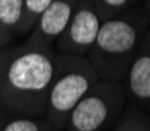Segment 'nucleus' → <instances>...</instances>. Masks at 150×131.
<instances>
[{
	"instance_id": "1",
	"label": "nucleus",
	"mask_w": 150,
	"mask_h": 131,
	"mask_svg": "<svg viewBox=\"0 0 150 131\" xmlns=\"http://www.w3.org/2000/svg\"><path fill=\"white\" fill-rule=\"evenodd\" d=\"M57 52L22 43L14 46L0 85V104L6 114L44 118L55 76Z\"/></svg>"
},
{
	"instance_id": "2",
	"label": "nucleus",
	"mask_w": 150,
	"mask_h": 131,
	"mask_svg": "<svg viewBox=\"0 0 150 131\" xmlns=\"http://www.w3.org/2000/svg\"><path fill=\"white\" fill-rule=\"evenodd\" d=\"M147 28L142 6L128 10L101 24L98 36L87 54L101 81L123 82Z\"/></svg>"
},
{
	"instance_id": "3",
	"label": "nucleus",
	"mask_w": 150,
	"mask_h": 131,
	"mask_svg": "<svg viewBox=\"0 0 150 131\" xmlns=\"http://www.w3.org/2000/svg\"><path fill=\"white\" fill-rule=\"evenodd\" d=\"M100 81L87 57L57 52L55 76L47 96L46 120L54 131H65L71 110Z\"/></svg>"
},
{
	"instance_id": "4",
	"label": "nucleus",
	"mask_w": 150,
	"mask_h": 131,
	"mask_svg": "<svg viewBox=\"0 0 150 131\" xmlns=\"http://www.w3.org/2000/svg\"><path fill=\"white\" fill-rule=\"evenodd\" d=\"M128 106L122 82L98 81L71 110L65 131H108Z\"/></svg>"
},
{
	"instance_id": "5",
	"label": "nucleus",
	"mask_w": 150,
	"mask_h": 131,
	"mask_svg": "<svg viewBox=\"0 0 150 131\" xmlns=\"http://www.w3.org/2000/svg\"><path fill=\"white\" fill-rule=\"evenodd\" d=\"M101 24L103 19L92 0H79L68 27L54 44L55 52L87 57L98 36Z\"/></svg>"
},
{
	"instance_id": "6",
	"label": "nucleus",
	"mask_w": 150,
	"mask_h": 131,
	"mask_svg": "<svg viewBox=\"0 0 150 131\" xmlns=\"http://www.w3.org/2000/svg\"><path fill=\"white\" fill-rule=\"evenodd\" d=\"M78 3L79 0H52L24 43L38 47H54L55 41L70 24Z\"/></svg>"
},
{
	"instance_id": "7",
	"label": "nucleus",
	"mask_w": 150,
	"mask_h": 131,
	"mask_svg": "<svg viewBox=\"0 0 150 131\" xmlns=\"http://www.w3.org/2000/svg\"><path fill=\"white\" fill-rule=\"evenodd\" d=\"M122 84L129 104L142 110H150V28L144 33L139 49Z\"/></svg>"
},
{
	"instance_id": "8",
	"label": "nucleus",
	"mask_w": 150,
	"mask_h": 131,
	"mask_svg": "<svg viewBox=\"0 0 150 131\" xmlns=\"http://www.w3.org/2000/svg\"><path fill=\"white\" fill-rule=\"evenodd\" d=\"M25 0H0V32L8 43L21 36V22L24 18Z\"/></svg>"
},
{
	"instance_id": "9",
	"label": "nucleus",
	"mask_w": 150,
	"mask_h": 131,
	"mask_svg": "<svg viewBox=\"0 0 150 131\" xmlns=\"http://www.w3.org/2000/svg\"><path fill=\"white\" fill-rule=\"evenodd\" d=\"M112 131H150V115L128 103Z\"/></svg>"
},
{
	"instance_id": "10",
	"label": "nucleus",
	"mask_w": 150,
	"mask_h": 131,
	"mask_svg": "<svg viewBox=\"0 0 150 131\" xmlns=\"http://www.w3.org/2000/svg\"><path fill=\"white\" fill-rule=\"evenodd\" d=\"M0 131H54L46 118L13 115L3 122Z\"/></svg>"
},
{
	"instance_id": "11",
	"label": "nucleus",
	"mask_w": 150,
	"mask_h": 131,
	"mask_svg": "<svg viewBox=\"0 0 150 131\" xmlns=\"http://www.w3.org/2000/svg\"><path fill=\"white\" fill-rule=\"evenodd\" d=\"M95 5L96 11L100 13L101 19L108 21V19L119 16L122 13L133 8H137L142 5V0H92Z\"/></svg>"
},
{
	"instance_id": "12",
	"label": "nucleus",
	"mask_w": 150,
	"mask_h": 131,
	"mask_svg": "<svg viewBox=\"0 0 150 131\" xmlns=\"http://www.w3.org/2000/svg\"><path fill=\"white\" fill-rule=\"evenodd\" d=\"M52 0H25V5H24V18L21 22V30L19 33L21 36L29 35L32 32V28L35 27L38 18L43 14V11L51 5Z\"/></svg>"
},
{
	"instance_id": "13",
	"label": "nucleus",
	"mask_w": 150,
	"mask_h": 131,
	"mask_svg": "<svg viewBox=\"0 0 150 131\" xmlns=\"http://www.w3.org/2000/svg\"><path fill=\"white\" fill-rule=\"evenodd\" d=\"M13 49L14 46H8V47H2L0 49V85H2V81H3V74H5V68L8 65V60H10L11 54H13Z\"/></svg>"
},
{
	"instance_id": "14",
	"label": "nucleus",
	"mask_w": 150,
	"mask_h": 131,
	"mask_svg": "<svg viewBox=\"0 0 150 131\" xmlns=\"http://www.w3.org/2000/svg\"><path fill=\"white\" fill-rule=\"evenodd\" d=\"M142 11H144V16L147 19V25L150 28V0H142Z\"/></svg>"
},
{
	"instance_id": "15",
	"label": "nucleus",
	"mask_w": 150,
	"mask_h": 131,
	"mask_svg": "<svg viewBox=\"0 0 150 131\" xmlns=\"http://www.w3.org/2000/svg\"><path fill=\"white\" fill-rule=\"evenodd\" d=\"M5 120H6V110L2 108V104H0V128H2V125Z\"/></svg>"
},
{
	"instance_id": "16",
	"label": "nucleus",
	"mask_w": 150,
	"mask_h": 131,
	"mask_svg": "<svg viewBox=\"0 0 150 131\" xmlns=\"http://www.w3.org/2000/svg\"><path fill=\"white\" fill-rule=\"evenodd\" d=\"M8 46H10V43L6 41V38L3 36L2 32H0V49H2V47H8Z\"/></svg>"
}]
</instances>
